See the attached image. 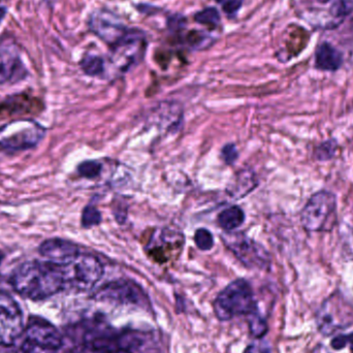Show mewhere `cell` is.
<instances>
[{
    "instance_id": "1",
    "label": "cell",
    "mask_w": 353,
    "mask_h": 353,
    "mask_svg": "<svg viewBox=\"0 0 353 353\" xmlns=\"http://www.w3.org/2000/svg\"><path fill=\"white\" fill-rule=\"evenodd\" d=\"M10 284L21 296L34 301L65 290L61 267L49 261L23 263L12 273Z\"/></svg>"
},
{
    "instance_id": "2",
    "label": "cell",
    "mask_w": 353,
    "mask_h": 353,
    "mask_svg": "<svg viewBox=\"0 0 353 353\" xmlns=\"http://www.w3.org/2000/svg\"><path fill=\"white\" fill-rule=\"evenodd\" d=\"M257 311L256 303L250 284L244 279L230 282L216 296L214 312L219 321H228L241 315Z\"/></svg>"
},
{
    "instance_id": "3",
    "label": "cell",
    "mask_w": 353,
    "mask_h": 353,
    "mask_svg": "<svg viewBox=\"0 0 353 353\" xmlns=\"http://www.w3.org/2000/svg\"><path fill=\"white\" fill-rule=\"evenodd\" d=\"M65 290L85 292L92 290L103 277V267L90 253L80 252L65 263H61Z\"/></svg>"
},
{
    "instance_id": "4",
    "label": "cell",
    "mask_w": 353,
    "mask_h": 353,
    "mask_svg": "<svg viewBox=\"0 0 353 353\" xmlns=\"http://www.w3.org/2000/svg\"><path fill=\"white\" fill-rule=\"evenodd\" d=\"M45 134V128L34 120H14L0 128V149L8 152L27 150L37 146Z\"/></svg>"
},
{
    "instance_id": "5",
    "label": "cell",
    "mask_w": 353,
    "mask_h": 353,
    "mask_svg": "<svg viewBox=\"0 0 353 353\" xmlns=\"http://www.w3.org/2000/svg\"><path fill=\"white\" fill-rule=\"evenodd\" d=\"M335 195L327 191L315 193L305 205L301 215V221L308 232H323L330 230L335 220Z\"/></svg>"
},
{
    "instance_id": "6",
    "label": "cell",
    "mask_w": 353,
    "mask_h": 353,
    "mask_svg": "<svg viewBox=\"0 0 353 353\" xmlns=\"http://www.w3.org/2000/svg\"><path fill=\"white\" fill-rule=\"evenodd\" d=\"M23 353H57L62 345V337L49 321L32 319L23 332Z\"/></svg>"
},
{
    "instance_id": "7",
    "label": "cell",
    "mask_w": 353,
    "mask_h": 353,
    "mask_svg": "<svg viewBox=\"0 0 353 353\" xmlns=\"http://www.w3.org/2000/svg\"><path fill=\"white\" fill-rule=\"evenodd\" d=\"M224 245L234 253V256L250 269H265L269 265L270 257L267 250L259 243L248 238L242 232H226L222 234Z\"/></svg>"
},
{
    "instance_id": "8",
    "label": "cell",
    "mask_w": 353,
    "mask_h": 353,
    "mask_svg": "<svg viewBox=\"0 0 353 353\" xmlns=\"http://www.w3.org/2000/svg\"><path fill=\"white\" fill-rule=\"evenodd\" d=\"M316 325L323 335H333L353 325V308L341 296H331L317 311Z\"/></svg>"
},
{
    "instance_id": "9",
    "label": "cell",
    "mask_w": 353,
    "mask_h": 353,
    "mask_svg": "<svg viewBox=\"0 0 353 353\" xmlns=\"http://www.w3.org/2000/svg\"><path fill=\"white\" fill-rule=\"evenodd\" d=\"M94 299L101 302L115 304L138 305L144 307L149 304L148 298L140 285L130 280H116L101 286L94 294Z\"/></svg>"
},
{
    "instance_id": "10",
    "label": "cell",
    "mask_w": 353,
    "mask_h": 353,
    "mask_svg": "<svg viewBox=\"0 0 353 353\" xmlns=\"http://www.w3.org/2000/svg\"><path fill=\"white\" fill-rule=\"evenodd\" d=\"M27 74L20 48L12 35L4 33L0 37V85L19 82Z\"/></svg>"
},
{
    "instance_id": "11",
    "label": "cell",
    "mask_w": 353,
    "mask_h": 353,
    "mask_svg": "<svg viewBox=\"0 0 353 353\" xmlns=\"http://www.w3.org/2000/svg\"><path fill=\"white\" fill-rule=\"evenodd\" d=\"M24 332L23 315L16 301L0 292V345H12Z\"/></svg>"
},
{
    "instance_id": "12",
    "label": "cell",
    "mask_w": 353,
    "mask_h": 353,
    "mask_svg": "<svg viewBox=\"0 0 353 353\" xmlns=\"http://www.w3.org/2000/svg\"><path fill=\"white\" fill-rule=\"evenodd\" d=\"M89 28L99 39H103L110 48L118 43L130 28L124 26L117 17L107 10H97L88 21Z\"/></svg>"
},
{
    "instance_id": "13",
    "label": "cell",
    "mask_w": 353,
    "mask_h": 353,
    "mask_svg": "<svg viewBox=\"0 0 353 353\" xmlns=\"http://www.w3.org/2000/svg\"><path fill=\"white\" fill-rule=\"evenodd\" d=\"M80 252L78 245L63 239H50L39 246L41 256L58 265L68 263Z\"/></svg>"
},
{
    "instance_id": "14",
    "label": "cell",
    "mask_w": 353,
    "mask_h": 353,
    "mask_svg": "<svg viewBox=\"0 0 353 353\" xmlns=\"http://www.w3.org/2000/svg\"><path fill=\"white\" fill-rule=\"evenodd\" d=\"M41 103L33 97L24 94H14L8 97L0 105V112H6L8 115H21L39 111Z\"/></svg>"
},
{
    "instance_id": "15",
    "label": "cell",
    "mask_w": 353,
    "mask_h": 353,
    "mask_svg": "<svg viewBox=\"0 0 353 353\" xmlns=\"http://www.w3.org/2000/svg\"><path fill=\"white\" fill-rule=\"evenodd\" d=\"M343 63V56L329 43L319 46L315 54L316 68L327 72H335Z\"/></svg>"
},
{
    "instance_id": "16",
    "label": "cell",
    "mask_w": 353,
    "mask_h": 353,
    "mask_svg": "<svg viewBox=\"0 0 353 353\" xmlns=\"http://www.w3.org/2000/svg\"><path fill=\"white\" fill-rule=\"evenodd\" d=\"M245 221V214L240 207L228 208L223 210L218 216V223L226 232H234Z\"/></svg>"
},
{
    "instance_id": "17",
    "label": "cell",
    "mask_w": 353,
    "mask_h": 353,
    "mask_svg": "<svg viewBox=\"0 0 353 353\" xmlns=\"http://www.w3.org/2000/svg\"><path fill=\"white\" fill-rule=\"evenodd\" d=\"M81 68L90 77L101 76L105 70V62L99 56L86 55L80 62Z\"/></svg>"
},
{
    "instance_id": "18",
    "label": "cell",
    "mask_w": 353,
    "mask_h": 353,
    "mask_svg": "<svg viewBox=\"0 0 353 353\" xmlns=\"http://www.w3.org/2000/svg\"><path fill=\"white\" fill-rule=\"evenodd\" d=\"M330 12L335 18L353 17V0H330Z\"/></svg>"
},
{
    "instance_id": "19",
    "label": "cell",
    "mask_w": 353,
    "mask_h": 353,
    "mask_svg": "<svg viewBox=\"0 0 353 353\" xmlns=\"http://www.w3.org/2000/svg\"><path fill=\"white\" fill-rule=\"evenodd\" d=\"M195 22L216 28L220 24V14L215 8H208L195 14Z\"/></svg>"
},
{
    "instance_id": "20",
    "label": "cell",
    "mask_w": 353,
    "mask_h": 353,
    "mask_svg": "<svg viewBox=\"0 0 353 353\" xmlns=\"http://www.w3.org/2000/svg\"><path fill=\"white\" fill-rule=\"evenodd\" d=\"M249 316V329H250L251 335L256 339H261V337L267 334L268 325L265 319L255 311L251 313Z\"/></svg>"
},
{
    "instance_id": "21",
    "label": "cell",
    "mask_w": 353,
    "mask_h": 353,
    "mask_svg": "<svg viewBox=\"0 0 353 353\" xmlns=\"http://www.w3.org/2000/svg\"><path fill=\"white\" fill-rule=\"evenodd\" d=\"M101 163L97 161H87L78 167V173L86 179H94L101 175Z\"/></svg>"
},
{
    "instance_id": "22",
    "label": "cell",
    "mask_w": 353,
    "mask_h": 353,
    "mask_svg": "<svg viewBox=\"0 0 353 353\" xmlns=\"http://www.w3.org/2000/svg\"><path fill=\"white\" fill-rule=\"evenodd\" d=\"M194 242L201 250H211L214 246L213 234L205 228H199L195 232Z\"/></svg>"
},
{
    "instance_id": "23",
    "label": "cell",
    "mask_w": 353,
    "mask_h": 353,
    "mask_svg": "<svg viewBox=\"0 0 353 353\" xmlns=\"http://www.w3.org/2000/svg\"><path fill=\"white\" fill-rule=\"evenodd\" d=\"M101 222V212L94 205H87L82 214V225L89 228Z\"/></svg>"
},
{
    "instance_id": "24",
    "label": "cell",
    "mask_w": 353,
    "mask_h": 353,
    "mask_svg": "<svg viewBox=\"0 0 353 353\" xmlns=\"http://www.w3.org/2000/svg\"><path fill=\"white\" fill-rule=\"evenodd\" d=\"M332 347L335 350H341L350 345V352L353 353V333L348 335H340L334 338L331 342Z\"/></svg>"
},
{
    "instance_id": "25",
    "label": "cell",
    "mask_w": 353,
    "mask_h": 353,
    "mask_svg": "<svg viewBox=\"0 0 353 353\" xmlns=\"http://www.w3.org/2000/svg\"><path fill=\"white\" fill-rule=\"evenodd\" d=\"M238 151L234 144H228L223 147L221 151V157L226 165H234L238 159Z\"/></svg>"
},
{
    "instance_id": "26",
    "label": "cell",
    "mask_w": 353,
    "mask_h": 353,
    "mask_svg": "<svg viewBox=\"0 0 353 353\" xmlns=\"http://www.w3.org/2000/svg\"><path fill=\"white\" fill-rule=\"evenodd\" d=\"M244 353H272L271 346L268 342L256 340L248 345Z\"/></svg>"
},
{
    "instance_id": "27",
    "label": "cell",
    "mask_w": 353,
    "mask_h": 353,
    "mask_svg": "<svg viewBox=\"0 0 353 353\" xmlns=\"http://www.w3.org/2000/svg\"><path fill=\"white\" fill-rule=\"evenodd\" d=\"M222 4L224 12L228 16H234L240 10L242 6V0H217Z\"/></svg>"
},
{
    "instance_id": "28",
    "label": "cell",
    "mask_w": 353,
    "mask_h": 353,
    "mask_svg": "<svg viewBox=\"0 0 353 353\" xmlns=\"http://www.w3.org/2000/svg\"><path fill=\"white\" fill-rule=\"evenodd\" d=\"M6 14H8V8L6 6H0V25L6 18Z\"/></svg>"
},
{
    "instance_id": "29",
    "label": "cell",
    "mask_w": 353,
    "mask_h": 353,
    "mask_svg": "<svg viewBox=\"0 0 353 353\" xmlns=\"http://www.w3.org/2000/svg\"><path fill=\"white\" fill-rule=\"evenodd\" d=\"M312 353H331L327 350V348L323 345H319L314 350H313Z\"/></svg>"
},
{
    "instance_id": "30",
    "label": "cell",
    "mask_w": 353,
    "mask_h": 353,
    "mask_svg": "<svg viewBox=\"0 0 353 353\" xmlns=\"http://www.w3.org/2000/svg\"><path fill=\"white\" fill-rule=\"evenodd\" d=\"M66 353H89V352H87V350H85V348H83V350H70V352H66Z\"/></svg>"
},
{
    "instance_id": "31",
    "label": "cell",
    "mask_w": 353,
    "mask_h": 353,
    "mask_svg": "<svg viewBox=\"0 0 353 353\" xmlns=\"http://www.w3.org/2000/svg\"><path fill=\"white\" fill-rule=\"evenodd\" d=\"M2 259H3V254H2L1 252H0V263H1Z\"/></svg>"
}]
</instances>
